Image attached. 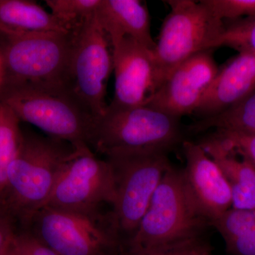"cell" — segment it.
Returning <instances> with one entry per match:
<instances>
[{"label":"cell","instance_id":"1","mask_svg":"<svg viewBox=\"0 0 255 255\" xmlns=\"http://www.w3.org/2000/svg\"><path fill=\"white\" fill-rule=\"evenodd\" d=\"M78 149L48 135L23 134L17 155L8 168L1 209L26 225L46 205L60 173Z\"/></svg>","mask_w":255,"mask_h":255},{"label":"cell","instance_id":"2","mask_svg":"<svg viewBox=\"0 0 255 255\" xmlns=\"http://www.w3.org/2000/svg\"><path fill=\"white\" fill-rule=\"evenodd\" d=\"M73 31L6 37L0 53V87H31L73 93Z\"/></svg>","mask_w":255,"mask_h":255},{"label":"cell","instance_id":"3","mask_svg":"<svg viewBox=\"0 0 255 255\" xmlns=\"http://www.w3.org/2000/svg\"><path fill=\"white\" fill-rule=\"evenodd\" d=\"M179 119L147 105L114 108L108 105L96 119L90 147L106 157L140 152H166L182 143Z\"/></svg>","mask_w":255,"mask_h":255},{"label":"cell","instance_id":"4","mask_svg":"<svg viewBox=\"0 0 255 255\" xmlns=\"http://www.w3.org/2000/svg\"><path fill=\"white\" fill-rule=\"evenodd\" d=\"M25 226L58 255H110L124 248L111 209L85 212L45 206Z\"/></svg>","mask_w":255,"mask_h":255},{"label":"cell","instance_id":"5","mask_svg":"<svg viewBox=\"0 0 255 255\" xmlns=\"http://www.w3.org/2000/svg\"><path fill=\"white\" fill-rule=\"evenodd\" d=\"M207 220L188 195L182 169L171 165L159 182L135 236L127 248H159L203 237Z\"/></svg>","mask_w":255,"mask_h":255},{"label":"cell","instance_id":"6","mask_svg":"<svg viewBox=\"0 0 255 255\" xmlns=\"http://www.w3.org/2000/svg\"><path fill=\"white\" fill-rule=\"evenodd\" d=\"M0 101L14 111L21 122L35 126L48 136L70 142L77 148L91 149L95 119L71 92L31 87H0Z\"/></svg>","mask_w":255,"mask_h":255},{"label":"cell","instance_id":"7","mask_svg":"<svg viewBox=\"0 0 255 255\" xmlns=\"http://www.w3.org/2000/svg\"><path fill=\"white\" fill-rule=\"evenodd\" d=\"M166 2L171 11L152 51L155 92L179 65L196 53L211 50L224 28V21L216 18L202 1Z\"/></svg>","mask_w":255,"mask_h":255},{"label":"cell","instance_id":"8","mask_svg":"<svg viewBox=\"0 0 255 255\" xmlns=\"http://www.w3.org/2000/svg\"><path fill=\"white\" fill-rule=\"evenodd\" d=\"M105 159L112 166L115 182V201L111 214L127 248L161 179L172 164L166 152L122 154Z\"/></svg>","mask_w":255,"mask_h":255},{"label":"cell","instance_id":"9","mask_svg":"<svg viewBox=\"0 0 255 255\" xmlns=\"http://www.w3.org/2000/svg\"><path fill=\"white\" fill-rule=\"evenodd\" d=\"M73 31L70 67L72 92L96 119L103 115L108 107L106 95L107 82L113 70L112 46L95 14Z\"/></svg>","mask_w":255,"mask_h":255},{"label":"cell","instance_id":"10","mask_svg":"<svg viewBox=\"0 0 255 255\" xmlns=\"http://www.w3.org/2000/svg\"><path fill=\"white\" fill-rule=\"evenodd\" d=\"M113 170L86 147L78 149L65 166L47 206L74 211H94L115 201Z\"/></svg>","mask_w":255,"mask_h":255},{"label":"cell","instance_id":"11","mask_svg":"<svg viewBox=\"0 0 255 255\" xmlns=\"http://www.w3.org/2000/svg\"><path fill=\"white\" fill-rule=\"evenodd\" d=\"M219 70L211 50L196 53L174 69L144 105L179 119L194 114Z\"/></svg>","mask_w":255,"mask_h":255},{"label":"cell","instance_id":"12","mask_svg":"<svg viewBox=\"0 0 255 255\" xmlns=\"http://www.w3.org/2000/svg\"><path fill=\"white\" fill-rule=\"evenodd\" d=\"M186 166L182 169L186 189L198 214L211 226L232 208L231 188L219 166L198 142L184 140Z\"/></svg>","mask_w":255,"mask_h":255},{"label":"cell","instance_id":"13","mask_svg":"<svg viewBox=\"0 0 255 255\" xmlns=\"http://www.w3.org/2000/svg\"><path fill=\"white\" fill-rule=\"evenodd\" d=\"M115 94L114 108L145 105L155 92V69L152 51L131 38H124L112 48Z\"/></svg>","mask_w":255,"mask_h":255},{"label":"cell","instance_id":"14","mask_svg":"<svg viewBox=\"0 0 255 255\" xmlns=\"http://www.w3.org/2000/svg\"><path fill=\"white\" fill-rule=\"evenodd\" d=\"M255 90V55L239 54L219 69L194 112L201 119L229 110Z\"/></svg>","mask_w":255,"mask_h":255},{"label":"cell","instance_id":"15","mask_svg":"<svg viewBox=\"0 0 255 255\" xmlns=\"http://www.w3.org/2000/svg\"><path fill=\"white\" fill-rule=\"evenodd\" d=\"M96 18L110 40L112 48L129 37L150 51L155 42L150 33L148 9L139 0H101Z\"/></svg>","mask_w":255,"mask_h":255},{"label":"cell","instance_id":"16","mask_svg":"<svg viewBox=\"0 0 255 255\" xmlns=\"http://www.w3.org/2000/svg\"><path fill=\"white\" fill-rule=\"evenodd\" d=\"M198 143L214 159L231 188L232 208L255 213V169L209 135Z\"/></svg>","mask_w":255,"mask_h":255},{"label":"cell","instance_id":"17","mask_svg":"<svg viewBox=\"0 0 255 255\" xmlns=\"http://www.w3.org/2000/svg\"><path fill=\"white\" fill-rule=\"evenodd\" d=\"M53 31H71L36 1L0 0V33L5 37Z\"/></svg>","mask_w":255,"mask_h":255},{"label":"cell","instance_id":"18","mask_svg":"<svg viewBox=\"0 0 255 255\" xmlns=\"http://www.w3.org/2000/svg\"><path fill=\"white\" fill-rule=\"evenodd\" d=\"M231 255H255V213L231 208L211 223Z\"/></svg>","mask_w":255,"mask_h":255},{"label":"cell","instance_id":"19","mask_svg":"<svg viewBox=\"0 0 255 255\" xmlns=\"http://www.w3.org/2000/svg\"><path fill=\"white\" fill-rule=\"evenodd\" d=\"M212 128L255 135V90L229 110L199 119L189 127V132L192 133H200Z\"/></svg>","mask_w":255,"mask_h":255},{"label":"cell","instance_id":"20","mask_svg":"<svg viewBox=\"0 0 255 255\" xmlns=\"http://www.w3.org/2000/svg\"><path fill=\"white\" fill-rule=\"evenodd\" d=\"M21 122L14 111L0 101V208L2 207L7 187V170L22 142Z\"/></svg>","mask_w":255,"mask_h":255},{"label":"cell","instance_id":"21","mask_svg":"<svg viewBox=\"0 0 255 255\" xmlns=\"http://www.w3.org/2000/svg\"><path fill=\"white\" fill-rule=\"evenodd\" d=\"M228 46L255 55V18H241L224 23V28L211 46V50Z\"/></svg>","mask_w":255,"mask_h":255},{"label":"cell","instance_id":"22","mask_svg":"<svg viewBox=\"0 0 255 255\" xmlns=\"http://www.w3.org/2000/svg\"><path fill=\"white\" fill-rule=\"evenodd\" d=\"M101 0H46L50 13L69 31L95 14Z\"/></svg>","mask_w":255,"mask_h":255},{"label":"cell","instance_id":"23","mask_svg":"<svg viewBox=\"0 0 255 255\" xmlns=\"http://www.w3.org/2000/svg\"><path fill=\"white\" fill-rule=\"evenodd\" d=\"M211 247L203 237L159 248H128L125 255H211Z\"/></svg>","mask_w":255,"mask_h":255},{"label":"cell","instance_id":"24","mask_svg":"<svg viewBox=\"0 0 255 255\" xmlns=\"http://www.w3.org/2000/svg\"><path fill=\"white\" fill-rule=\"evenodd\" d=\"M209 135L228 150L246 159L255 169V134L216 130Z\"/></svg>","mask_w":255,"mask_h":255},{"label":"cell","instance_id":"25","mask_svg":"<svg viewBox=\"0 0 255 255\" xmlns=\"http://www.w3.org/2000/svg\"><path fill=\"white\" fill-rule=\"evenodd\" d=\"M212 14L223 21L255 18V0H201Z\"/></svg>","mask_w":255,"mask_h":255},{"label":"cell","instance_id":"26","mask_svg":"<svg viewBox=\"0 0 255 255\" xmlns=\"http://www.w3.org/2000/svg\"><path fill=\"white\" fill-rule=\"evenodd\" d=\"M14 243L18 255H58L27 231L15 234Z\"/></svg>","mask_w":255,"mask_h":255},{"label":"cell","instance_id":"27","mask_svg":"<svg viewBox=\"0 0 255 255\" xmlns=\"http://www.w3.org/2000/svg\"><path fill=\"white\" fill-rule=\"evenodd\" d=\"M14 236L11 218L0 208V255L3 254Z\"/></svg>","mask_w":255,"mask_h":255},{"label":"cell","instance_id":"28","mask_svg":"<svg viewBox=\"0 0 255 255\" xmlns=\"http://www.w3.org/2000/svg\"><path fill=\"white\" fill-rule=\"evenodd\" d=\"M1 255H18L16 247L14 246V238H13L12 241L10 242L9 244L6 247L4 253Z\"/></svg>","mask_w":255,"mask_h":255}]
</instances>
